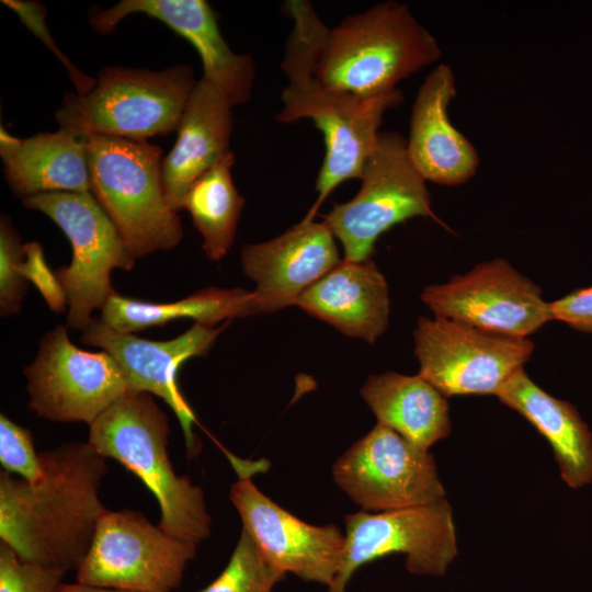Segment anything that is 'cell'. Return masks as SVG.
<instances>
[{
    "label": "cell",
    "instance_id": "obj_18",
    "mask_svg": "<svg viewBox=\"0 0 592 592\" xmlns=\"http://www.w3.org/2000/svg\"><path fill=\"white\" fill-rule=\"evenodd\" d=\"M340 262L334 236L323 221L304 218L270 241L246 244L241 265L257 284L252 315L295 305L308 287Z\"/></svg>",
    "mask_w": 592,
    "mask_h": 592
},
{
    "label": "cell",
    "instance_id": "obj_22",
    "mask_svg": "<svg viewBox=\"0 0 592 592\" xmlns=\"http://www.w3.org/2000/svg\"><path fill=\"white\" fill-rule=\"evenodd\" d=\"M0 157L8 185L22 200L90 192L87 140L65 129L19 138L1 127Z\"/></svg>",
    "mask_w": 592,
    "mask_h": 592
},
{
    "label": "cell",
    "instance_id": "obj_11",
    "mask_svg": "<svg viewBox=\"0 0 592 592\" xmlns=\"http://www.w3.org/2000/svg\"><path fill=\"white\" fill-rule=\"evenodd\" d=\"M419 374L445 397L497 396L530 360L528 338L487 332L443 317H420L413 332Z\"/></svg>",
    "mask_w": 592,
    "mask_h": 592
},
{
    "label": "cell",
    "instance_id": "obj_5",
    "mask_svg": "<svg viewBox=\"0 0 592 592\" xmlns=\"http://www.w3.org/2000/svg\"><path fill=\"white\" fill-rule=\"evenodd\" d=\"M86 140L90 192L136 260L177 247L183 232L163 192L161 148L113 136Z\"/></svg>",
    "mask_w": 592,
    "mask_h": 592
},
{
    "label": "cell",
    "instance_id": "obj_9",
    "mask_svg": "<svg viewBox=\"0 0 592 592\" xmlns=\"http://www.w3.org/2000/svg\"><path fill=\"white\" fill-rule=\"evenodd\" d=\"M197 544L175 537L134 510L101 515L77 582L138 592H172L181 587Z\"/></svg>",
    "mask_w": 592,
    "mask_h": 592
},
{
    "label": "cell",
    "instance_id": "obj_8",
    "mask_svg": "<svg viewBox=\"0 0 592 592\" xmlns=\"http://www.w3.org/2000/svg\"><path fill=\"white\" fill-rule=\"evenodd\" d=\"M22 203L52 218L71 243V263L55 274L68 299V323L84 331L92 321L91 312L115 293L112 270L129 271L136 258L91 192L43 193Z\"/></svg>",
    "mask_w": 592,
    "mask_h": 592
},
{
    "label": "cell",
    "instance_id": "obj_7",
    "mask_svg": "<svg viewBox=\"0 0 592 592\" xmlns=\"http://www.w3.org/2000/svg\"><path fill=\"white\" fill-rule=\"evenodd\" d=\"M357 194L323 216L344 249L345 260H369L378 237L413 217L443 224L431 207L425 180L412 162L407 140L396 132L379 133L364 162Z\"/></svg>",
    "mask_w": 592,
    "mask_h": 592
},
{
    "label": "cell",
    "instance_id": "obj_26",
    "mask_svg": "<svg viewBox=\"0 0 592 592\" xmlns=\"http://www.w3.org/2000/svg\"><path fill=\"white\" fill-rule=\"evenodd\" d=\"M232 151L226 153L190 186L182 202L203 237L205 254L221 260L235 241L236 228L244 206L231 177Z\"/></svg>",
    "mask_w": 592,
    "mask_h": 592
},
{
    "label": "cell",
    "instance_id": "obj_29",
    "mask_svg": "<svg viewBox=\"0 0 592 592\" xmlns=\"http://www.w3.org/2000/svg\"><path fill=\"white\" fill-rule=\"evenodd\" d=\"M67 571L20 559L0 544V592H57Z\"/></svg>",
    "mask_w": 592,
    "mask_h": 592
},
{
    "label": "cell",
    "instance_id": "obj_12",
    "mask_svg": "<svg viewBox=\"0 0 592 592\" xmlns=\"http://www.w3.org/2000/svg\"><path fill=\"white\" fill-rule=\"evenodd\" d=\"M345 543L334 582L327 592H345L363 565L391 554L406 556L409 572L443 576L457 556L453 510L447 499L407 509L348 514Z\"/></svg>",
    "mask_w": 592,
    "mask_h": 592
},
{
    "label": "cell",
    "instance_id": "obj_1",
    "mask_svg": "<svg viewBox=\"0 0 592 592\" xmlns=\"http://www.w3.org/2000/svg\"><path fill=\"white\" fill-rule=\"evenodd\" d=\"M39 456L43 477L36 482L0 474V538L24 561L77 571L106 510L100 498L106 458L88 441Z\"/></svg>",
    "mask_w": 592,
    "mask_h": 592
},
{
    "label": "cell",
    "instance_id": "obj_2",
    "mask_svg": "<svg viewBox=\"0 0 592 592\" xmlns=\"http://www.w3.org/2000/svg\"><path fill=\"white\" fill-rule=\"evenodd\" d=\"M294 26L286 43L281 69L288 79L282 91V111L276 119L292 123L310 118L322 133L326 153L316 180L318 193L305 219L314 220L319 207L342 182L361 179L365 160L373 151L384 114L399 105V89L374 98L334 90L314 75L318 53L329 29L306 0L284 4Z\"/></svg>",
    "mask_w": 592,
    "mask_h": 592
},
{
    "label": "cell",
    "instance_id": "obj_33",
    "mask_svg": "<svg viewBox=\"0 0 592 592\" xmlns=\"http://www.w3.org/2000/svg\"><path fill=\"white\" fill-rule=\"evenodd\" d=\"M553 320L592 333V286L576 289L549 303Z\"/></svg>",
    "mask_w": 592,
    "mask_h": 592
},
{
    "label": "cell",
    "instance_id": "obj_13",
    "mask_svg": "<svg viewBox=\"0 0 592 592\" xmlns=\"http://www.w3.org/2000/svg\"><path fill=\"white\" fill-rule=\"evenodd\" d=\"M332 477L366 512L407 509L446 498L433 455L379 423L334 462Z\"/></svg>",
    "mask_w": 592,
    "mask_h": 592
},
{
    "label": "cell",
    "instance_id": "obj_4",
    "mask_svg": "<svg viewBox=\"0 0 592 592\" xmlns=\"http://www.w3.org/2000/svg\"><path fill=\"white\" fill-rule=\"evenodd\" d=\"M89 426L90 445L152 492L163 531L196 544L209 536L212 517L203 490L174 471L167 451L169 420L152 395L129 390Z\"/></svg>",
    "mask_w": 592,
    "mask_h": 592
},
{
    "label": "cell",
    "instance_id": "obj_31",
    "mask_svg": "<svg viewBox=\"0 0 592 592\" xmlns=\"http://www.w3.org/2000/svg\"><path fill=\"white\" fill-rule=\"evenodd\" d=\"M5 7L10 8L20 19V21L37 37L45 46L58 58L67 69L68 76L72 81L76 92L82 95L89 92L96 82V79L81 72L66 55H64L55 44L49 30L46 25V9L38 1L24 0H2Z\"/></svg>",
    "mask_w": 592,
    "mask_h": 592
},
{
    "label": "cell",
    "instance_id": "obj_15",
    "mask_svg": "<svg viewBox=\"0 0 592 592\" xmlns=\"http://www.w3.org/2000/svg\"><path fill=\"white\" fill-rule=\"evenodd\" d=\"M421 299L437 317L510 337L527 338L553 320L540 287L504 259L428 286Z\"/></svg>",
    "mask_w": 592,
    "mask_h": 592
},
{
    "label": "cell",
    "instance_id": "obj_14",
    "mask_svg": "<svg viewBox=\"0 0 592 592\" xmlns=\"http://www.w3.org/2000/svg\"><path fill=\"white\" fill-rule=\"evenodd\" d=\"M24 374L30 409L55 422L90 425L130 390L113 356L78 349L62 326L43 337L38 354Z\"/></svg>",
    "mask_w": 592,
    "mask_h": 592
},
{
    "label": "cell",
    "instance_id": "obj_25",
    "mask_svg": "<svg viewBox=\"0 0 592 592\" xmlns=\"http://www.w3.org/2000/svg\"><path fill=\"white\" fill-rule=\"evenodd\" d=\"M252 315V292L241 288H204L173 303H150L113 293L101 308L100 319L119 333L163 326L181 318L213 327L219 321Z\"/></svg>",
    "mask_w": 592,
    "mask_h": 592
},
{
    "label": "cell",
    "instance_id": "obj_19",
    "mask_svg": "<svg viewBox=\"0 0 592 592\" xmlns=\"http://www.w3.org/2000/svg\"><path fill=\"white\" fill-rule=\"evenodd\" d=\"M455 95L454 72L441 64L419 88L407 140L409 156L424 180L448 186L468 181L479 164L474 145L448 117Z\"/></svg>",
    "mask_w": 592,
    "mask_h": 592
},
{
    "label": "cell",
    "instance_id": "obj_30",
    "mask_svg": "<svg viewBox=\"0 0 592 592\" xmlns=\"http://www.w3.org/2000/svg\"><path fill=\"white\" fill-rule=\"evenodd\" d=\"M0 463L4 471L30 482L43 477L39 453L35 452L31 432L0 415Z\"/></svg>",
    "mask_w": 592,
    "mask_h": 592
},
{
    "label": "cell",
    "instance_id": "obj_20",
    "mask_svg": "<svg viewBox=\"0 0 592 592\" xmlns=\"http://www.w3.org/2000/svg\"><path fill=\"white\" fill-rule=\"evenodd\" d=\"M231 104L201 78L192 89L173 148L162 159L161 183L171 209H182L190 186L230 151Z\"/></svg>",
    "mask_w": 592,
    "mask_h": 592
},
{
    "label": "cell",
    "instance_id": "obj_17",
    "mask_svg": "<svg viewBox=\"0 0 592 592\" xmlns=\"http://www.w3.org/2000/svg\"><path fill=\"white\" fill-rule=\"evenodd\" d=\"M141 13L168 25L189 41L203 62V79L231 104L247 102L254 80L250 55L234 53L223 37L215 12L204 0H123L107 10L95 8L90 23L101 34L111 33L127 15Z\"/></svg>",
    "mask_w": 592,
    "mask_h": 592
},
{
    "label": "cell",
    "instance_id": "obj_10",
    "mask_svg": "<svg viewBox=\"0 0 592 592\" xmlns=\"http://www.w3.org/2000/svg\"><path fill=\"white\" fill-rule=\"evenodd\" d=\"M226 454L237 475V481L230 487V501L240 516L242 530L260 553L285 573L331 587L341 565L344 533L334 524H309L259 490L252 477L266 470V460Z\"/></svg>",
    "mask_w": 592,
    "mask_h": 592
},
{
    "label": "cell",
    "instance_id": "obj_28",
    "mask_svg": "<svg viewBox=\"0 0 592 592\" xmlns=\"http://www.w3.org/2000/svg\"><path fill=\"white\" fill-rule=\"evenodd\" d=\"M24 249L13 226L1 218L0 225V309L2 316L21 308L27 288L23 273Z\"/></svg>",
    "mask_w": 592,
    "mask_h": 592
},
{
    "label": "cell",
    "instance_id": "obj_32",
    "mask_svg": "<svg viewBox=\"0 0 592 592\" xmlns=\"http://www.w3.org/2000/svg\"><path fill=\"white\" fill-rule=\"evenodd\" d=\"M23 249L24 276L36 286L53 311L57 314L64 311L68 305L66 293L55 271L47 265L41 244L36 241L27 242L23 244Z\"/></svg>",
    "mask_w": 592,
    "mask_h": 592
},
{
    "label": "cell",
    "instance_id": "obj_16",
    "mask_svg": "<svg viewBox=\"0 0 592 592\" xmlns=\"http://www.w3.org/2000/svg\"><path fill=\"white\" fill-rule=\"evenodd\" d=\"M226 328L193 325L183 334L168 341H150L130 333H119L100 318H92L81 342L101 348L119 365L132 391L161 398L177 415L185 439L189 456L198 453L201 444L193 432L195 415L182 395L177 374L183 362L204 355Z\"/></svg>",
    "mask_w": 592,
    "mask_h": 592
},
{
    "label": "cell",
    "instance_id": "obj_24",
    "mask_svg": "<svg viewBox=\"0 0 592 592\" xmlns=\"http://www.w3.org/2000/svg\"><path fill=\"white\" fill-rule=\"evenodd\" d=\"M361 396L377 423L392 429L418 447L429 451L451 432L447 397L420 374L371 375L361 388Z\"/></svg>",
    "mask_w": 592,
    "mask_h": 592
},
{
    "label": "cell",
    "instance_id": "obj_6",
    "mask_svg": "<svg viewBox=\"0 0 592 592\" xmlns=\"http://www.w3.org/2000/svg\"><path fill=\"white\" fill-rule=\"evenodd\" d=\"M195 83L187 65L161 71L106 67L89 92L65 94L56 122L60 129L81 138L102 135L147 140L177 130Z\"/></svg>",
    "mask_w": 592,
    "mask_h": 592
},
{
    "label": "cell",
    "instance_id": "obj_21",
    "mask_svg": "<svg viewBox=\"0 0 592 592\" xmlns=\"http://www.w3.org/2000/svg\"><path fill=\"white\" fill-rule=\"evenodd\" d=\"M296 306L338 331L374 343L389 322L388 285L369 260H342L308 287Z\"/></svg>",
    "mask_w": 592,
    "mask_h": 592
},
{
    "label": "cell",
    "instance_id": "obj_3",
    "mask_svg": "<svg viewBox=\"0 0 592 592\" xmlns=\"http://www.w3.org/2000/svg\"><path fill=\"white\" fill-rule=\"evenodd\" d=\"M440 57L436 39L409 7L385 1L328 31L314 75L334 90L374 98L397 90L398 82Z\"/></svg>",
    "mask_w": 592,
    "mask_h": 592
},
{
    "label": "cell",
    "instance_id": "obj_27",
    "mask_svg": "<svg viewBox=\"0 0 592 592\" xmlns=\"http://www.w3.org/2000/svg\"><path fill=\"white\" fill-rule=\"evenodd\" d=\"M286 573L270 563L250 536L240 537L220 574L201 592H274Z\"/></svg>",
    "mask_w": 592,
    "mask_h": 592
},
{
    "label": "cell",
    "instance_id": "obj_34",
    "mask_svg": "<svg viewBox=\"0 0 592 592\" xmlns=\"http://www.w3.org/2000/svg\"><path fill=\"white\" fill-rule=\"evenodd\" d=\"M57 592H138V591L101 588V587L87 585V584L77 582V583H61Z\"/></svg>",
    "mask_w": 592,
    "mask_h": 592
},
{
    "label": "cell",
    "instance_id": "obj_23",
    "mask_svg": "<svg viewBox=\"0 0 592 592\" xmlns=\"http://www.w3.org/2000/svg\"><path fill=\"white\" fill-rule=\"evenodd\" d=\"M497 397L548 441L568 487L592 482V433L572 403L542 389L524 368L509 378Z\"/></svg>",
    "mask_w": 592,
    "mask_h": 592
}]
</instances>
